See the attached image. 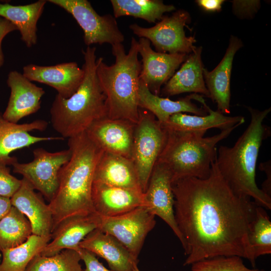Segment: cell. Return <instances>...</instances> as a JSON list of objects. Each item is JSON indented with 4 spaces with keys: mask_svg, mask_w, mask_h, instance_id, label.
I'll use <instances>...</instances> for the list:
<instances>
[{
    "mask_svg": "<svg viewBox=\"0 0 271 271\" xmlns=\"http://www.w3.org/2000/svg\"><path fill=\"white\" fill-rule=\"evenodd\" d=\"M215 160L208 178H185L172 183L175 220L187 256L184 265L236 255L254 266L256 258L248 231L257 204L232 190Z\"/></svg>",
    "mask_w": 271,
    "mask_h": 271,
    "instance_id": "6da1fadb",
    "label": "cell"
},
{
    "mask_svg": "<svg viewBox=\"0 0 271 271\" xmlns=\"http://www.w3.org/2000/svg\"><path fill=\"white\" fill-rule=\"evenodd\" d=\"M68 146L70 158L60 170L57 191L48 204L53 216L52 231L68 217L95 213L92 188L103 151L86 132L68 139Z\"/></svg>",
    "mask_w": 271,
    "mask_h": 271,
    "instance_id": "7a4b0ae2",
    "label": "cell"
},
{
    "mask_svg": "<svg viewBox=\"0 0 271 271\" xmlns=\"http://www.w3.org/2000/svg\"><path fill=\"white\" fill-rule=\"evenodd\" d=\"M247 108L251 116L249 125L233 146H220L216 163L221 176L234 192L252 198L257 205L270 210L271 197L257 186L255 171L262 141L270 134L269 127L263 121L271 108L262 111Z\"/></svg>",
    "mask_w": 271,
    "mask_h": 271,
    "instance_id": "3957f363",
    "label": "cell"
},
{
    "mask_svg": "<svg viewBox=\"0 0 271 271\" xmlns=\"http://www.w3.org/2000/svg\"><path fill=\"white\" fill-rule=\"evenodd\" d=\"M138 41L132 37L127 53L122 43L112 45L115 62L108 65L96 59V75L105 97L107 117L136 123L139 118L138 90L142 63Z\"/></svg>",
    "mask_w": 271,
    "mask_h": 271,
    "instance_id": "277c9868",
    "label": "cell"
},
{
    "mask_svg": "<svg viewBox=\"0 0 271 271\" xmlns=\"http://www.w3.org/2000/svg\"><path fill=\"white\" fill-rule=\"evenodd\" d=\"M96 51L90 46L82 51L84 76L77 90L68 98L57 94L52 103L51 124L63 139L85 132L95 121L107 117L105 97L96 75Z\"/></svg>",
    "mask_w": 271,
    "mask_h": 271,
    "instance_id": "5b68a950",
    "label": "cell"
},
{
    "mask_svg": "<svg viewBox=\"0 0 271 271\" xmlns=\"http://www.w3.org/2000/svg\"><path fill=\"white\" fill-rule=\"evenodd\" d=\"M240 125L222 130L209 137H204L206 131L166 129L167 140L157 163L169 170L172 183L189 178L206 179L210 175L212 162L217 158V145Z\"/></svg>",
    "mask_w": 271,
    "mask_h": 271,
    "instance_id": "8992f818",
    "label": "cell"
},
{
    "mask_svg": "<svg viewBox=\"0 0 271 271\" xmlns=\"http://www.w3.org/2000/svg\"><path fill=\"white\" fill-rule=\"evenodd\" d=\"M167 138V130L155 116L139 107V118L134 128L131 160L144 193Z\"/></svg>",
    "mask_w": 271,
    "mask_h": 271,
    "instance_id": "52a82bcc",
    "label": "cell"
},
{
    "mask_svg": "<svg viewBox=\"0 0 271 271\" xmlns=\"http://www.w3.org/2000/svg\"><path fill=\"white\" fill-rule=\"evenodd\" d=\"M190 21L189 13L179 10L171 16H163L153 27L145 28L133 24L129 27L140 38L148 39L157 52L188 55L196 48L194 37H187L184 31V27Z\"/></svg>",
    "mask_w": 271,
    "mask_h": 271,
    "instance_id": "ba28073f",
    "label": "cell"
},
{
    "mask_svg": "<svg viewBox=\"0 0 271 271\" xmlns=\"http://www.w3.org/2000/svg\"><path fill=\"white\" fill-rule=\"evenodd\" d=\"M71 14L83 32L87 47L92 44L122 43L124 36L116 18L111 14L100 16L87 0H48Z\"/></svg>",
    "mask_w": 271,
    "mask_h": 271,
    "instance_id": "9c48e42d",
    "label": "cell"
},
{
    "mask_svg": "<svg viewBox=\"0 0 271 271\" xmlns=\"http://www.w3.org/2000/svg\"><path fill=\"white\" fill-rule=\"evenodd\" d=\"M33 159L28 163L16 161L12 165L13 172L21 175L35 190L39 191L49 201L58 186L59 173L70 159L69 149L50 152L39 148L33 150Z\"/></svg>",
    "mask_w": 271,
    "mask_h": 271,
    "instance_id": "30bf717a",
    "label": "cell"
},
{
    "mask_svg": "<svg viewBox=\"0 0 271 271\" xmlns=\"http://www.w3.org/2000/svg\"><path fill=\"white\" fill-rule=\"evenodd\" d=\"M99 217L98 228L114 237L138 259L147 235L156 225L155 216L140 206L115 216Z\"/></svg>",
    "mask_w": 271,
    "mask_h": 271,
    "instance_id": "8fae6325",
    "label": "cell"
},
{
    "mask_svg": "<svg viewBox=\"0 0 271 271\" xmlns=\"http://www.w3.org/2000/svg\"><path fill=\"white\" fill-rule=\"evenodd\" d=\"M138 44L139 54L142 57L140 79L153 94L159 96L162 86L173 76L188 55L157 52L152 49L150 41L144 38H140Z\"/></svg>",
    "mask_w": 271,
    "mask_h": 271,
    "instance_id": "7c38bea8",
    "label": "cell"
},
{
    "mask_svg": "<svg viewBox=\"0 0 271 271\" xmlns=\"http://www.w3.org/2000/svg\"><path fill=\"white\" fill-rule=\"evenodd\" d=\"M145 207L170 227L181 243L182 237L176 222L172 180L169 170L156 163L144 193Z\"/></svg>",
    "mask_w": 271,
    "mask_h": 271,
    "instance_id": "4fadbf2b",
    "label": "cell"
},
{
    "mask_svg": "<svg viewBox=\"0 0 271 271\" xmlns=\"http://www.w3.org/2000/svg\"><path fill=\"white\" fill-rule=\"evenodd\" d=\"M23 75L31 81L49 85L64 98L72 95L80 86L84 70L75 62H65L52 66L30 64L23 68Z\"/></svg>",
    "mask_w": 271,
    "mask_h": 271,
    "instance_id": "5bb4252c",
    "label": "cell"
},
{
    "mask_svg": "<svg viewBox=\"0 0 271 271\" xmlns=\"http://www.w3.org/2000/svg\"><path fill=\"white\" fill-rule=\"evenodd\" d=\"M134 125L126 120L105 117L95 121L85 132L103 152L131 159Z\"/></svg>",
    "mask_w": 271,
    "mask_h": 271,
    "instance_id": "9a60e30c",
    "label": "cell"
},
{
    "mask_svg": "<svg viewBox=\"0 0 271 271\" xmlns=\"http://www.w3.org/2000/svg\"><path fill=\"white\" fill-rule=\"evenodd\" d=\"M7 82L11 93L7 106L3 113L4 118L18 123L24 117L35 113L40 109L41 98L45 93L43 88L16 70L10 72Z\"/></svg>",
    "mask_w": 271,
    "mask_h": 271,
    "instance_id": "2e32d148",
    "label": "cell"
},
{
    "mask_svg": "<svg viewBox=\"0 0 271 271\" xmlns=\"http://www.w3.org/2000/svg\"><path fill=\"white\" fill-rule=\"evenodd\" d=\"M48 125L43 119L22 124L13 123L4 118L0 112V161L12 166L18 159L11 157V153L39 142L64 139L61 137H37L30 133L34 130L43 131Z\"/></svg>",
    "mask_w": 271,
    "mask_h": 271,
    "instance_id": "e0dca14e",
    "label": "cell"
},
{
    "mask_svg": "<svg viewBox=\"0 0 271 271\" xmlns=\"http://www.w3.org/2000/svg\"><path fill=\"white\" fill-rule=\"evenodd\" d=\"M91 199L95 212L101 217L119 215L140 206L145 207L144 193L93 182Z\"/></svg>",
    "mask_w": 271,
    "mask_h": 271,
    "instance_id": "ac0fdd59",
    "label": "cell"
},
{
    "mask_svg": "<svg viewBox=\"0 0 271 271\" xmlns=\"http://www.w3.org/2000/svg\"><path fill=\"white\" fill-rule=\"evenodd\" d=\"M99 216L96 213L68 217L60 222L51 233V238L41 252L50 256L64 249L78 251L79 243L98 228Z\"/></svg>",
    "mask_w": 271,
    "mask_h": 271,
    "instance_id": "d6986e66",
    "label": "cell"
},
{
    "mask_svg": "<svg viewBox=\"0 0 271 271\" xmlns=\"http://www.w3.org/2000/svg\"><path fill=\"white\" fill-rule=\"evenodd\" d=\"M243 46L241 40L231 36L225 53L218 65L212 71L204 68L203 77L209 98L216 103L217 110L230 113V77L234 57Z\"/></svg>",
    "mask_w": 271,
    "mask_h": 271,
    "instance_id": "ffe728a7",
    "label": "cell"
},
{
    "mask_svg": "<svg viewBox=\"0 0 271 271\" xmlns=\"http://www.w3.org/2000/svg\"><path fill=\"white\" fill-rule=\"evenodd\" d=\"M10 199L12 206L29 220L32 234L41 236H51L53 220L49 205L35 192L26 180L22 179L20 188Z\"/></svg>",
    "mask_w": 271,
    "mask_h": 271,
    "instance_id": "44dd1931",
    "label": "cell"
},
{
    "mask_svg": "<svg viewBox=\"0 0 271 271\" xmlns=\"http://www.w3.org/2000/svg\"><path fill=\"white\" fill-rule=\"evenodd\" d=\"M203 95L192 94L178 100L162 97L153 94L144 82L140 79L138 90V105L140 108L152 113L161 123H165L173 114L188 112L203 116L208 114L203 106L198 107L192 100L199 101Z\"/></svg>",
    "mask_w": 271,
    "mask_h": 271,
    "instance_id": "7402d4cb",
    "label": "cell"
},
{
    "mask_svg": "<svg viewBox=\"0 0 271 271\" xmlns=\"http://www.w3.org/2000/svg\"><path fill=\"white\" fill-rule=\"evenodd\" d=\"M79 246L103 258L112 271H132L138 262L116 239L98 228L90 232Z\"/></svg>",
    "mask_w": 271,
    "mask_h": 271,
    "instance_id": "603a6c76",
    "label": "cell"
},
{
    "mask_svg": "<svg viewBox=\"0 0 271 271\" xmlns=\"http://www.w3.org/2000/svg\"><path fill=\"white\" fill-rule=\"evenodd\" d=\"M202 47L195 49L187 58L178 71L162 88V96H171L193 92L209 97L203 77V65L201 58Z\"/></svg>",
    "mask_w": 271,
    "mask_h": 271,
    "instance_id": "cb8c5ba5",
    "label": "cell"
},
{
    "mask_svg": "<svg viewBox=\"0 0 271 271\" xmlns=\"http://www.w3.org/2000/svg\"><path fill=\"white\" fill-rule=\"evenodd\" d=\"M93 182L142 191L131 160L107 152H102L97 163Z\"/></svg>",
    "mask_w": 271,
    "mask_h": 271,
    "instance_id": "d4e9b609",
    "label": "cell"
},
{
    "mask_svg": "<svg viewBox=\"0 0 271 271\" xmlns=\"http://www.w3.org/2000/svg\"><path fill=\"white\" fill-rule=\"evenodd\" d=\"M206 109L208 114L203 115H190L178 113L171 115L168 120L162 124L167 130L180 131H206L216 128L221 130L228 129L245 122L241 116H229L218 110H213L203 98L199 101Z\"/></svg>",
    "mask_w": 271,
    "mask_h": 271,
    "instance_id": "484cf974",
    "label": "cell"
},
{
    "mask_svg": "<svg viewBox=\"0 0 271 271\" xmlns=\"http://www.w3.org/2000/svg\"><path fill=\"white\" fill-rule=\"evenodd\" d=\"M47 1L39 0L26 5L15 6L0 3V17L14 25L19 31L21 38L28 47L37 42V23Z\"/></svg>",
    "mask_w": 271,
    "mask_h": 271,
    "instance_id": "4316f807",
    "label": "cell"
},
{
    "mask_svg": "<svg viewBox=\"0 0 271 271\" xmlns=\"http://www.w3.org/2000/svg\"><path fill=\"white\" fill-rule=\"evenodd\" d=\"M51 238V236L32 234L21 244L2 250L3 259L0 263V271H25L30 262L41 253Z\"/></svg>",
    "mask_w": 271,
    "mask_h": 271,
    "instance_id": "83f0119b",
    "label": "cell"
},
{
    "mask_svg": "<svg viewBox=\"0 0 271 271\" xmlns=\"http://www.w3.org/2000/svg\"><path fill=\"white\" fill-rule=\"evenodd\" d=\"M115 18L131 16L149 23H156L163 14L175 10L172 5H165L161 0H111Z\"/></svg>",
    "mask_w": 271,
    "mask_h": 271,
    "instance_id": "f1b7e54d",
    "label": "cell"
},
{
    "mask_svg": "<svg viewBox=\"0 0 271 271\" xmlns=\"http://www.w3.org/2000/svg\"><path fill=\"white\" fill-rule=\"evenodd\" d=\"M32 234V227L28 218L12 206L0 220V251L21 244Z\"/></svg>",
    "mask_w": 271,
    "mask_h": 271,
    "instance_id": "f546056e",
    "label": "cell"
},
{
    "mask_svg": "<svg viewBox=\"0 0 271 271\" xmlns=\"http://www.w3.org/2000/svg\"><path fill=\"white\" fill-rule=\"evenodd\" d=\"M248 238L256 259L271 253V221L264 208L257 205L249 224Z\"/></svg>",
    "mask_w": 271,
    "mask_h": 271,
    "instance_id": "4dcf8cb0",
    "label": "cell"
},
{
    "mask_svg": "<svg viewBox=\"0 0 271 271\" xmlns=\"http://www.w3.org/2000/svg\"><path fill=\"white\" fill-rule=\"evenodd\" d=\"M78 251L64 249L50 256L38 254L30 262L25 271H82Z\"/></svg>",
    "mask_w": 271,
    "mask_h": 271,
    "instance_id": "1f68e13d",
    "label": "cell"
},
{
    "mask_svg": "<svg viewBox=\"0 0 271 271\" xmlns=\"http://www.w3.org/2000/svg\"><path fill=\"white\" fill-rule=\"evenodd\" d=\"M191 271H264L250 269L243 264L241 257L233 255L217 256L203 259L192 264Z\"/></svg>",
    "mask_w": 271,
    "mask_h": 271,
    "instance_id": "d6a6232c",
    "label": "cell"
},
{
    "mask_svg": "<svg viewBox=\"0 0 271 271\" xmlns=\"http://www.w3.org/2000/svg\"><path fill=\"white\" fill-rule=\"evenodd\" d=\"M21 183L22 179L13 176L8 165L0 161V196L11 198Z\"/></svg>",
    "mask_w": 271,
    "mask_h": 271,
    "instance_id": "836d02e7",
    "label": "cell"
},
{
    "mask_svg": "<svg viewBox=\"0 0 271 271\" xmlns=\"http://www.w3.org/2000/svg\"><path fill=\"white\" fill-rule=\"evenodd\" d=\"M234 14L241 18H252L260 7L259 1H233Z\"/></svg>",
    "mask_w": 271,
    "mask_h": 271,
    "instance_id": "e575fe53",
    "label": "cell"
},
{
    "mask_svg": "<svg viewBox=\"0 0 271 271\" xmlns=\"http://www.w3.org/2000/svg\"><path fill=\"white\" fill-rule=\"evenodd\" d=\"M78 251L81 260L85 264V268L82 271H112L107 269L99 262L96 255L92 252L80 248Z\"/></svg>",
    "mask_w": 271,
    "mask_h": 271,
    "instance_id": "d590c367",
    "label": "cell"
},
{
    "mask_svg": "<svg viewBox=\"0 0 271 271\" xmlns=\"http://www.w3.org/2000/svg\"><path fill=\"white\" fill-rule=\"evenodd\" d=\"M18 30L17 27L10 21L0 17V67L4 64V55L2 49V42L9 33Z\"/></svg>",
    "mask_w": 271,
    "mask_h": 271,
    "instance_id": "8d00e7d4",
    "label": "cell"
},
{
    "mask_svg": "<svg viewBox=\"0 0 271 271\" xmlns=\"http://www.w3.org/2000/svg\"><path fill=\"white\" fill-rule=\"evenodd\" d=\"M223 0H197L196 3L202 10L208 12H219L221 10Z\"/></svg>",
    "mask_w": 271,
    "mask_h": 271,
    "instance_id": "74e56055",
    "label": "cell"
},
{
    "mask_svg": "<svg viewBox=\"0 0 271 271\" xmlns=\"http://www.w3.org/2000/svg\"><path fill=\"white\" fill-rule=\"evenodd\" d=\"M270 161H268L265 163L260 164L259 169L264 171L267 175V179L262 184V191L268 196L271 197V171H270Z\"/></svg>",
    "mask_w": 271,
    "mask_h": 271,
    "instance_id": "f35d334b",
    "label": "cell"
},
{
    "mask_svg": "<svg viewBox=\"0 0 271 271\" xmlns=\"http://www.w3.org/2000/svg\"><path fill=\"white\" fill-rule=\"evenodd\" d=\"M12 206L10 198L0 196V220L8 213Z\"/></svg>",
    "mask_w": 271,
    "mask_h": 271,
    "instance_id": "ab89813d",
    "label": "cell"
},
{
    "mask_svg": "<svg viewBox=\"0 0 271 271\" xmlns=\"http://www.w3.org/2000/svg\"><path fill=\"white\" fill-rule=\"evenodd\" d=\"M132 271H140L138 267V266H136Z\"/></svg>",
    "mask_w": 271,
    "mask_h": 271,
    "instance_id": "60d3db41",
    "label": "cell"
},
{
    "mask_svg": "<svg viewBox=\"0 0 271 271\" xmlns=\"http://www.w3.org/2000/svg\"><path fill=\"white\" fill-rule=\"evenodd\" d=\"M0 256H1V254H0Z\"/></svg>",
    "mask_w": 271,
    "mask_h": 271,
    "instance_id": "b9f144b4",
    "label": "cell"
}]
</instances>
